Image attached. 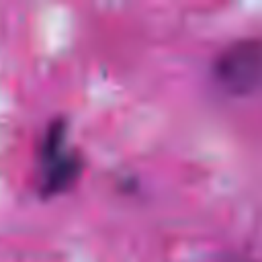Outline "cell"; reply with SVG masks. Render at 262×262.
I'll return each instance as SVG.
<instances>
[{"label": "cell", "mask_w": 262, "mask_h": 262, "mask_svg": "<svg viewBox=\"0 0 262 262\" xmlns=\"http://www.w3.org/2000/svg\"><path fill=\"white\" fill-rule=\"evenodd\" d=\"M82 172V158L68 143L66 119H53L39 143V192L55 196L66 192Z\"/></svg>", "instance_id": "cell-1"}, {"label": "cell", "mask_w": 262, "mask_h": 262, "mask_svg": "<svg viewBox=\"0 0 262 262\" xmlns=\"http://www.w3.org/2000/svg\"><path fill=\"white\" fill-rule=\"evenodd\" d=\"M215 82L229 94L242 96L262 88V39L242 37L229 43L213 61Z\"/></svg>", "instance_id": "cell-2"}]
</instances>
